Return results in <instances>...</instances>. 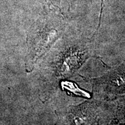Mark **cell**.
I'll use <instances>...</instances> for the list:
<instances>
[{
  "label": "cell",
  "instance_id": "cell-1",
  "mask_svg": "<svg viewBox=\"0 0 125 125\" xmlns=\"http://www.w3.org/2000/svg\"><path fill=\"white\" fill-rule=\"evenodd\" d=\"M103 77L100 81H104V83H107L109 91L116 93L125 92V63L119 65L118 68L112 70Z\"/></svg>",
  "mask_w": 125,
  "mask_h": 125
}]
</instances>
